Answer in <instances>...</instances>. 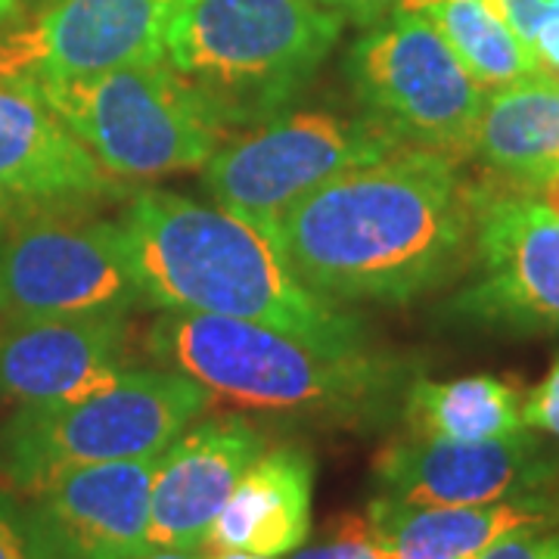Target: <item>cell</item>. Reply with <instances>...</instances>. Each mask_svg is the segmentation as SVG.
Returning a JSON list of instances; mask_svg holds the SVG:
<instances>
[{
  "instance_id": "3",
  "label": "cell",
  "mask_w": 559,
  "mask_h": 559,
  "mask_svg": "<svg viewBox=\"0 0 559 559\" xmlns=\"http://www.w3.org/2000/svg\"><path fill=\"white\" fill-rule=\"evenodd\" d=\"M165 367L212 401L330 426H373L407 395V367L358 348H323L249 320L165 311L146 333Z\"/></svg>"
},
{
  "instance_id": "21",
  "label": "cell",
  "mask_w": 559,
  "mask_h": 559,
  "mask_svg": "<svg viewBox=\"0 0 559 559\" xmlns=\"http://www.w3.org/2000/svg\"><path fill=\"white\" fill-rule=\"evenodd\" d=\"M423 16L439 28L460 66L485 91L540 75L538 60L491 0H441L426 7Z\"/></svg>"
},
{
  "instance_id": "11",
  "label": "cell",
  "mask_w": 559,
  "mask_h": 559,
  "mask_svg": "<svg viewBox=\"0 0 559 559\" xmlns=\"http://www.w3.org/2000/svg\"><path fill=\"white\" fill-rule=\"evenodd\" d=\"M559 479V454L528 426L485 441L404 436L373 460L377 498L407 507H481L544 498Z\"/></svg>"
},
{
  "instance_id": "2",
  "label": "cell",
  "mask_w": 559,
  "mask_h": 559,
  "mask_svg": "<svg viewBox=\"0 0 559 559\" xmlns=\"http://www.w3.org/2000/svg\"><path fill=\"white\" fill-rule=\"evenodd\" d=\"M143 301L178 314L249 320L323 348H358V318L289 267L261 221L175 190H138L119 218Z\"/></svg>"
},
{
  "instance_id": "20",
  "label": "cell",
  "mask_w": 559,
  "mask_h": 559,
  "mask_svg": "<svg viewBox=\"0 0 559 559\" xmlns=\"http://www.w3.org/2000/svg\"><path fill=\"white\" fill-rule=\"evenodd\" d=\"M522 401L513 382L491 373L448 382L414 380L404 395V417L411 432L426 439H503L525 429Z\"/></svg>"
},
{
  "instance_id": "6",
  "label": "cell",
  "mask_w": 559,
  "mask_h": 559,
  "mask_svg": "<svg viewBox=\"0 0 559 559\" xmlns=\"http://www.w3.org/2000/svg\"><path fill=\"white\" fill-rule=\"evenodd\" d=\"M28 84L116 180L193 171L227 140L218 119L165 60Z\"/></svg>"
},
{
  "instance_id": "12",
  "label": "cell",
  "mask_w": 559,
  "mask_h": 559,
  "mask_svg": "<svg viewBox=\"0 0 559 559\" xmlns=\"http://www.w3.org/2000/svg\"><path fill=\"white\" fill-rule=\"evenodd\" d=\"M168 0H44L0 38V72L25 81H75L165 60Z\"/></svg>"
},
{
  "instance_id": "26",
  "label": "cell",
  "mask_w": 559,
  "mask_h": 559,
  "mask_svg": "<svg viewBox=\"0 0 559 559\" xmlns=\"http://www.w3.org/2000/svg\"><path fill=\"white\" fill-rule=\"evenodd\" d=\"M528 50H532V57L538 60L544 75L559 79V13L554 7H550V10L544 13V20L538 22L535 35L528 40Z\"/></svg>"
},
{
  "instance_id": "24",
  "label": "cell",
  "mask_w": 559,
  "mask_h": 559,
  "mask_svg": "<svg viewBox=\"0 0 559 559\" xmlns=\"http://www.w3.org/2000/svg\"><path fill=\"white\" fill-rule=\"evenodd\" d=\"M479 559H559V528L550 525H528L495 547H488Z\"/></svg>"
},
{
  "instance_id": "5",
  "label": "cell",
  "mask_w": 559,
  "mask_h": 559,
  "mask_svg": "<svg viewBox=\"0 0 559 559\" xmlns=\"http://www.w3.org/2000/svg\"><path fill=\"white\" fill-rule=\"evenodd\" d=\"M209 404L212 395L175 367H128L94 395L22 404L0 426V485L25 498L81 466L156 457Z\"/></svg>"
},
{
  "instance_id": "22",
  "label": "cell",
  "mask_w": 559,
  "mask_h": 559,
  "mask_svg": "<svg viewBox=\"0 0 559 559\" xmlns=\"http://www.w3.org/2000/svg\"><path fill=\"white\" fill-rule=\"evenodd\" d=\"M293 559H385L380 540L373 538L370 520L360 513H342L326 522L320 538L299 547Z\"/></svg>"
},
{
  "instance_id": "10",
  "label": "cell",
  "mask_w": 559,
  "mask_h": 559,
  "mask_svg": "<svg viewBox=\"0 0 559 559\" xmlns=\"http://www.w3.org/2000/svg\"><path fill=\"white\" fill-rule=\"evenodd\" d=\"M473 277L448 301L460 320L559 333V215L525 190L473 187Z\"/></svg>"
},
{
  "instance_id": "18",
  "label": "cell",
  "mask_w": 559,
  "mask_h": 559,
  "mask_svg": "<svg viewBox=\"0 0 559 559\" xmlns=\"http://www.w3.org/2000/svg\"><path fill=\"white\" fill-rule=\"evenodd\" d=\"M554 503L544 500H500L481 507H407L373 498L370 528L389 550V559H479L500 538L550 525Z\"/></svg>"
},
{
  "instance_id": "15",
  "label": "cell",
  "mask_w": 559,
  "mask_h": 559,
  "mask_svg": "<svg viewBox=\"0 0 559 559\" xmlns=\"http://www.w3.org/2000/svg\"><path fill=\"white\" fill-rule=\"evenodd\" d=\"M128 367V314L10 318L0 326V399L20 407L94 395Z\"/></svg>"
},
{
  "instance_id": "30",
  "label": "cell",
  "mask_w": 559,
  "mask_h": 559,
  "mask_svg": "<svg viewBox=\"0 0 559 559\" xmlns=\"http://www.w3.org/2000/svg\"><path fill=\"white\" fill-rule=\"evenodd\" d=\"M205 559H271V557H252V554H237V550H209L202 554Z\"/></svg>"
},
{
  "instance_id": "8",
  "label": "cell",
  "mask_w": 559,
  "mask_h": 559,
  "mask_svg": "<svg viewBox=\"0 0 559 559\" xmlns=\"http://www.w3.org/2000/svg\"><path fill=\"white\" fill-rule=\"evenodd\" d=\"M348 81L367 119L404 146L451 159L473 156L488 91L469 79L448 40L423 13L399 10L348 50Z\"/></svg>"
},
{
  "instance_id": "23",
  "label": "cell",
  "mask_w": 559,
  "mask_h": 559,
  "mask_svg": "<svg viewBox=\"0 0 559 559\" xmlns=\"http://www.w3.org/2000/svg\"><path fill=\"white\" fill-rule=\"evenodd\" d=\"M0 559H44L22 513V500L0 485Z\"/></svg>"
},
{
  "instance_id": "14",
  "label": "cell",
  "mask_w": 559,
  "mask_h": 559,
  "mask_svg": "<svg viewBox=\"0 0 559 559\" xmlns=\"http://www.w3.org/2000/svg\"><path fill=\"white\" fill-rule=\"evenodd\" d=\"M264 448V432L240 414L190 423L153 469L150 547L202 554L212 522Z\"/></svg>"
},
{
  "instance_id": "7",
  "label": "cell",
  "mask_w": 559,
  "mask_h": 559,
  "mask_svg": "<svg viewBox=\"0 0 559 559\" xmlns=\"http://www.w3.org/2000/svg\"><path fill=\"white\" fill-rule=\"evenodd\" d=\"M0 293L10 318L128 314L143 301L119 221L87 205L3 212Z\"/></svg>"
},
{
  "instance_id": "1",
  "label": "cell",
  "mask_w": 559,
  "mask_h": 559,
  "mask_svg": "<svg viewBox=\"0 0 559 559\" xmlns=\"http://www.w3.org/2000/svg\"><path fill=\"white\" fill-rule=\"evenodd\" d=\"M264 227L323 299L411 301L460 267L473 242V187L457 159L399 146L326 180Z\"/></svg>"
},
{
  "instance_id": "9",
  "label": "cell",
  "mask_w": 559,
  "mask_h": 559,
  "mask_svg": "<svg viewBox=\"0 0 559 559\" xmlns=\"http://www.w3.org/2000/svg\"><path fill=\"white\" fill-rule=\"evenodd\" d=\"M404 146L380 124L323 109L271 116L227 138L202 165V190L240 215L274 224L342 171Z\"/></svg>"
},
{
  "instance_id": "28",
  "label": "cell",
  "mask_w": 559,
  "mask_h": 559,
  "mask_svg": "<svg viewBox=\"0 0 559 559\" xmlns=\"http://www.w3.org/2000/svg\"><path fill=\"white\" fill-rule=\"evenodd\" d=\"M138 559H205L197 550H162V547H150L143 557Z\"/></svg>"
},
{
  "instance_id": "32",
  "label": "cell",
  "mask_w": 559,
  "mask_h": 559,
  "mask_svg": "<svg viewBox=\"0 0 559 559\" xmlns=\"http://www.w3.org/2000/svg\"><path fill=\"white\" fill-rule=\"evenodd\" d=\"M550 7H554V10H557V13H559V0H550Z\"/></svg>"
},
{
  "instance_id": "31",
  "label": "cell",
  "mask_w": 559,
  "mask_h": 559,
  "mask_svg": "<svg viewBox=\"0 0 559 559\" xmlns=\"http://www.w3.org/2000/svg\"><path fill=\"white\" fill-rule=\"evenodd\" d=\"M432 3H441V0H399V10H404V13H423Z\"/></svg>"
},
{
  "instance_id": "4",
  "label": "cell",
  "mask_w": 559,
  "mask_h": 559,
  "mask_svg": "<svg viewBox=\"0 0 559 559\" xmlns=\"http://www.w3.org/2000/svg\"><path fill=\"white\" fill-rule=\"evenodd\" d=\"M314 0H168L162 50L224 131L277 116L340 38Z\"/></svg>"
},
{
  "instance_id": "27",
  "label": "cell",
  "mask_w": 559,
  "mask_h": 559,
  "mask_svg": "<svg viewBox=\"0 0 559 559\" xmlns=\"http://www.w3.org/2000/svg\"><path fill=\"white\" fill-rule=\"evenodd\" d=\"M323 7H333L345 16H352L355 22H377L385 13V7L392 0H318Z\"/></svg>"
},
{
  "instance_id": "17",
  "label": "cell",
  "mask_w": 559,
  "mask_h": 559,
  "mask_svg": "<svg viewBox=\"0 0 559 559\" xmlns=\"http://www.w3.org/2000/svg\"><path fill=\"white\" fill-rule=\"evenodd\" d=\"M314 460L301 444L264 448L212 522L202 554L237 550L252 557L296 554L311 535Z\"/></svg>"
},
{
  "instance_id": "29",
  "label": "cell",
  "mask_w": 559,
  "mask_h": 559,
  "mask_svg": "<svg viewBox=\"0 0 559 559\" xmlns=\"http://www.w3.org/2000/svg\"><path fill=\"white\" fill-rule=\"evenodd\" d=\"M20 16H22L20 0H0V25H7V22H16Z\"/></svg>"
},
{
  "instance_id": "16",
  "label": "cell",
  "mask_w": 559,
  "mask_h": 559,
  "mask_svg": "<svg viewBox=\"0 0 559 559\" xmlns=\"http://www.w3.org/2000/svg\"><path fill=\"white\" fill-rule=\"evenodd\" d=\"M116 178L87 153L25 79L0 72V215L44 205H91Z\"/></svg>"
},
{
  "instance_id": "13",
  "label": "cell",
  "mask_w": 559,
  "mask_h": 559,
  "mask_svg": "<svg viewBox=\"0 0 559 559\" xmlns=\"http://www.w3.org/2000/svg\"><path fill=\"white\" fill-rule=\"evenodd\" d=\"M156 457L62 473L25 495L22 513L44 559H138L150 550Z\"/></svg>"
},
{
  "instance_id": "25",
  "label": "cell",
  "mask_w": 559,
  "mask_h": 559,
  "mask_svg": "<svg viewBox=\"0 0 559 559\" xmlns=\"http://www.w3.org/2000/svg\"><path fill=\"white\" fill-rule=\"evenodd\" d=\"M522 419L528 429H538L559 439V358L550 364L544 380L522 401Z\"/></svg>"
},
{
  "instance_id": "33",
  "label": "cell",
  "mask_w": 559,
  "mask_h": 559,
  "mask_svg": "<svg viewBox=\"0 0 559 559\" xmlns=\"http://www.w3.org/2000/svg\"><path fill=\"white\" fill-rule=\"evenodd\" d=\"M0 314H3V293H0Z\"/></svg>"
},
{
  "instance_id": "19",
  "label": "cell",
  "mask_w": 559,
  "mask_h": 559,
  "mask_svg": "<svg viewBox=\"0 0 559 559\" xmlns=\"http://www.w3.org/2000/svg\"><path fill=\"white\" fill-rule=\"evenodd\" d=\"M473 156L516 180V187H535L559 175V79L540 72L488 91Z\"/></svg>"
}]
</instances>
